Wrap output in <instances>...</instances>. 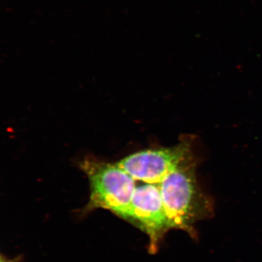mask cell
<instances>
[{
    "mask_svg": "<svg viewBox=\"0 0 262 262\" xmlns=\"http://www.w3.org/2000/svg\"><path fill=\"white\" fill-rule=\"evenodd\" d=\"M198 160L188 157L159 184L170 229L187 232L196 238L194 226L213 215V202L203 192L196 175Z\"/></svg>",
    "mask_w": 262,
    "mask_h": 262,
    "instance_id": "cell-1",
    "label": "cell"
},
{
    "mask_svg": "<svg viewBox=\"0 0 262 262\" xmlns=\"http://www.w3.org/2000/svg\"><path fill=\"white\" fill-rule=\"evenodd\" d=\"M126 220L147 234L149 252L156 253L164 235L170 230L159 184L144 183L136 186Z\"/></svg>",
    "mask_w": 262,
    "mask_h": 262,
    "instance_id": "cell-4",
    "label": "cell"
},
{
    "mask_svg": "<svg viewBox=\"0 0 262 262\" xmlns=\"http://www.w3.org/2000/svg\"><path fill=\"white\" fill-rule=\"evenodd\" d=\"M91 186L85 211L101 208L126 220L135 191L136 181L117 163L87 158L81 165Z\"/></svg>",
    "mask_w": 262,
    "mask_h": 262,
    "instance_id": "cell-2",
    "label": "cell"
},
{
    "mask_svg": "<svg viewBox=\"0 0 262 262\" xmlns=\"http://www.w3.org/2000/svg\"><path fill=\"white\" fill-rule=\"evenodd\" d=\"M0 262H21L20 261V258H10L8 256H5L4 255L0 253Z\"/></svg>",
    "mask_w": 262,
    "mask_h": 262,
    "instance_id": "cell-5",
    "label": "cell"
},
{
    "mask_svg": "<svg viewBox=\"0 0 262 262\" xmlns=\"http://www.w3.org/2000/svg\"><path fill=\"white\" fill-rule=\"evenodd\" d=\"M194 154L192 139H182L177 145L139 151L117 162L134 180L160 184L188 157Z\"/></svg>",
    "mask_w": 262,
    "mask_h": 262,
    "instance_id": "cell-3",
    "label": "cell"
}]
</instances>
